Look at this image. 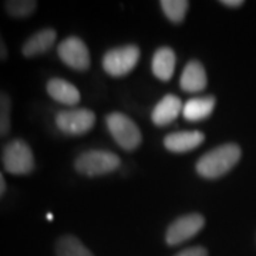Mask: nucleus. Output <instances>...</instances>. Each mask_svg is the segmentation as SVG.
Wrapping results in <instances>:
<instances>
[{
    "label": "nucleus",
    "instance_id": "obj_10",
    "mask_svg": "<svg viewBox=\"0 0 256 256\" xmlns=\"http://www.w3.org/2000/svg\"><path fill=\"white\" fill-rule=\"evenodd\" d=\"M205 141L204 132L198 130L190 131H176L171 132L164 138V146L175 154H185L198 148Z\"/></svg>",
    "mask_w": 256,
    "mask_h": 256
},
{
    "label": "nucleus",
    "instance_id": "obj_23",
    "mask_svg": "<svg viewBox=\"0 0 256 256\" xmlns=\"http://www.w3.org/2000/svg\"><path fill=\"white\" fill-rule=\"evenodd\" d=\"M6 190H8V185H6V181H4V176L0 172V200H2V196L4 195Z\"/></svg>",
    "mask_w": 256,
    "mask_h": 256
},
{
    "label": "nucleus",
    "instance_id": "obj_15",
    "mask_svg": "<svg viewBox=\"0 0 256 256\" xmlns=\"http://www.w3.org/2000/svg\"><path fill=\"white\" fill-rule=\"evenodd\" d=\"M215 104H216V100L214 96H202V97L191 98L184 104V118L192 122L208 118L215 108Z\"/></svg>",
    "mask_w": 256,
    "mask_h": 256
},
{
    "label": "nucleus",
    "instance_id": "obj_17",
    "mask_svg": "<svg viewBox=\"0 0 256 256\" xmlns=\"http://www.w3.org/2000/svg\"><path fill=\"white\" fill-rule=\"evenodd\" d=\"M3 6L10 18L23 20L33 16L38 4L36 0H8L3 3Z\"/></svg>",
    "mask_w": 256,
    "mask_h": 256
},
{
    "label": "nucleus",
    "instance_id": "obj_14",
    "mask_svg": "<svg viewBox=\"0 0 256 256\" xmlns=\"http://www.w3.org/2000/svg\"><path fill=\"white\" fill-rule=\"evenodd\" d=\"M176 57L171 47H160L152 56L151 68L152 73L161 82H170L174 76Z\"/></svg>",
    "mask_w": 256,
    "mask_h": 256
},
{
    "label": "nucleus",
    "instance_id": "obj_3",
    "mask_svg": "<svg viewBox=\"0 0 256 256\" xmlns=\"http://www.w3.org/2000/svg\"><path fill=\"white\" fill-rule=\"evenodd\" d=\"M121 165L117 154L106 150H90L76 158L74 168L84 176H101L114 172Z\"/></svg>",
    "mask_w": 256,
    "mask_h": 256
},
{
    "label": "nucleus",
    "instance_id": "obj_4",
    "mask_svg": "<svg viewBox=\"0 0 256 256\" xmlns=\"http://www.w3.org/2000/svg\"><path fill=\"white\" fill-rule=\"evenodd\" d=\"M106 126L110 131L111 137L116 140L122 150L134 151L141 146L142 136L138 126L128 116L122 112H111L106 117Z\"/></svg>",
    "mask_w": 256,
    "mask_h": 256
},
{
    "label": "nucleus",
    "instance_id": "obj_8",
    "mask_svg": "<svg viewBox=\"0 0 256 256\" xmlns=\"http://www.w3.org/2000/svg\"><path fill=\"white\" fill-rule=\"evenodd\" d=\"M57 56L76 72H86L90 67V52L80 37L70 36L62 40L57 47Z\"/></svg>",
    "mask_w": 256,
    "mask_h": 256
},
{
    "label": "nucleus",
    "instance_id": "obj_5",
    "mask_svg": "<svg viewBox=\"0 0 256 256\" xmlns=\"http://www.w3.org/2000/svg\"><path fill=\"white\" fill-rule=\"evenodd\" d=\"M140 47L136 44L116 47L102 56V68L111 77H124L130 74L140 60Z\"/></svg>",
    "mask_w": 256,
    "mask_h": 256
},
{
    "label": "nucleus",
    "instance_id": "obj_22",
    "mask_svg": "<svg viewBox=\"0 0 256 256\" xmlns=\"http://www.w3.org/2000/svg\"><path fill=\"white\" fill-rule=\"evenodd\" d=\"M220 4L225 6V8H232V9H235V8H240V6L244 4V2H242V0H220Z\"/></svg>",
    "mask_w": 256,
    "mask_h": 256
},
{
    "label": "nucleus",
    "instance_id": "obj_18",
    "mask_svg": "<svg viewBox=\"0 0 256 256\" xmlns=\"http://www.w3.org/2000/svg\"><path fill=\"white\" fill-rule=\"evenodd\" d=\"M160 6L164 12L165 18L171 23L180 24L185 20L186 12L190 8V2H186V0H162L160 3Z\"/></svg>",
    "mask_w": 256,
    "mask_h": 256
},
{
    "label": "nucleus",
    "instance_id": "obj_2",
    "mask_svg": "<svg viewBox=\"0 0 256 256\" xmlns=\"http://www.w3.org/2000/svg\"><path fill=\"white\" fill-rule=\"evenodd\" d=\"M2 164L6 172L12 175L32 174L36 168V160L32 148L24 140L14 138L2 150Z\"/></svg>",
    "mask_w": 256,
    "mask_h": 256
},
{
    "label": "nucleus",
    "instance_id": "obj_7",
    "mask_svg": "<svg viewBox=\"0 0 256 256\" xmlns=\"http://www.w3.org/2000/svg\"><path fill=\"white\" fill-rule=\"evenodd\" d=\"M205 226V218L201 214L192 212L176 218L170 224L165 232V242L170 246L181 245L184 242L192 239Z\"/></svg>",
    "mask_w": 256,
    "mask_h": 256
},
{
    "label": "nucleus",
    "instance_id": "obj_20",
    "mask_svg": "<svg viewBox=\"0 0 256 256\" xmlns=\"http://www.w3.org/2000/svg\"><path fill=\"white\" fill-rule=\"evenodd\" d=\"M175 256H208V250L204 246H191L178 252Z\"/></svg>",
    "mask_w": 256,
    "mask_h": 256
},
{
    "label": "nucleus",
    "instance_id": "obj_11",
    "mask_svg": "<svg viewBox=\"0 0 256 256\" xmlns=\"http://www.w3.org/2000/svg\"><path fill=\"white\" fill-rule=\"evenodd\" d=\"M182 101L175 94H166L162 100L156 102L151 112V120L158 127L170 126L182 112Z\"/></svg>",
    "mask_w": 256,
    "mask_h": 256
},
{
    "label": "nucleus",
    "instance_id": "obj_12",
    "mask_svg": "<svg viewBox=\"0 0 256 256\" xmlns=\"http://www.w3.org/2000/svg\"><path fill=\"white\" fill-rule=\"evenodd\" d=\"M208 86V76L205 67L198 60H191L184 67L180 87L185 92H204Z\"/></svg>",
    "mask_w": 256,
    "mask_h": 256
},
{
    "label": "nucleus",
    "instance_id": "obj_24",
    "mask_svg": "<svg viewBox=\"0 0 256 256\" xmlns=\"http://www.w3.org/2000/svg\"><path fill=\"white\" fill-rule=\"evenodd\" d=\"M47 220H53V214H47Z\"/></svg>",
    "mask_w": 256,
    "mask_h": 256
},
{
    "label": "nucleus",
    "instance_id": "obj_16",
    "mask_svg": "<svg viewBox=\"0 0 256 256\" xmlns=\"http://www.w3.org/2000/svg\"><path fill=\"white\" fill-rule=\"evenodd\" d=\"M54 252L56 256H94L82 240L72 234L62 235L56 240Z\"/></svg>",
    "mask_w": 256,
    "mask_h": 256
},
{
    "label": "nucleus",
    "instance_id": "obj_19",
    "mask_svg": "<svg viewBox=\"0 0 256 256\" xmlns=\"http://www.w3.org/2000/svg\"><path fill=\"white\" fill-rule=\"evenodd\" d=\"M12 97L6 92L0 90V138L9 136L12 130Z\"/></svg>",
    "mask_w": 256,
    "mask_h": 256
},
{
    "label": "nucleus",
    "instance_id": "obj_6",
    "mask_svg": "<svg viewBox=\"0 0 256 256\" xmlns=\"http://www.w3.org/2000/svg\"><path fill=\"white\" fill-rule=\"evenodd\" d=\"M54 124L66 136H84L96 124V114L88 108H68L56 112Z\"/></svg>",
    "mask_w": 256,
    "mask_h": 256
},
{
    "label": "nucleus",
    "instance_id": "obj_21",
    "mask_svg": "<svg viewBox=\"0 0 256 256\" xmlns=\"http://www.w3.org/2000/svg\"><path fill=\"white\" fill-rule=\"evenodd\" d=\"M8 56H9V50H8V46H6V42L0 33V62H4L8 60Z\"/></svg>",
    "mask_w": 256,
    "mask_h": 256
},
{
    "label": "nucleus",
    "instance_id": "obj_9",
    "mask_svg": "<svg viewBox=\"0 0 256 256\" xmlns=\"http://www.w3.org/2000/svg\"><path fill=\"white\" fill-rule=\"evenodd\" d=\"M57 40V32L53 28H44L37 30L22 46V54L28 58L43 56L48 53Z\"/></svg>",
    "mask_w": 256,
    "mask_h": 256
},
{
    "label": "nucleus",
    "instance_id": "obj_1",
    "mask_svg": "<svg viewBox=\"0 0 256 256\" xmlns=\"http://www.w3.org/2000/svg\"><path fill=\"white\" fill-rule=\"evenodd\" d=\"M242 150L235 142H226L208 151L198 160L195 170L205 180H218L238 164Z\"/></svg>",
    "mask_w": 256,
    "mask_h": 256
},
{
    "label": "nucleus",
    "instance_id": "obj_13",
    "mask_svg": "<svg viewBox=\"0 0 256 256\" xmlns=\"http://www.w3.org/2000/svg\"><path fill=\"white\" fill-rule=\"evenodd\" d=\"M46 92L53 100L68 107L77 106L82 98L80 92L77 90L74 84L58 77H53L47 82Z\"/></svg>",
    "mask_w": 256,
    "mask_h": 256
}]
</instances>
